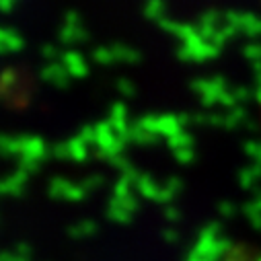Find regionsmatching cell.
<instances>
[{
  "mask_svg": "<svg viewBox=\"0 0 261 261\" xmlns=\"http://www.w3.org/2000/svg\"><path fill=\"white\" fill-rule=\"evenodd\" d=\"M232 93H234V99H237V103H243V101H247V99L251 97V91H249L247 87H237Z\"/></svg>",
  "mask_w": 261,
  "mask_h": 261,
  "instance_id": "32",
  "label": "cell"
},
{
  "mask_svg": "<svg viewBox=\"0 0 261 261\" xmlns=\"http://www.w3.org/2000/svg\"><path fill=\"white\" fill-rule=\"evenodd\" d=\"M109 125L113 127V132L123 140V142H129V123H127V109L123 103H113L111 105V111H109Z\"/></svg>",
  "mask_w": 261,
  "mask_h": 261,
  "instance_id": "5",
  "label": "cell"
},
{
  "mask_svg": "<svg viewBox=\"0 0 261 261\" xmlns=\"http://www.w3.org/2000/svg\"><path fill=\"white\" fill-rule=\"evenodd\" d=\"M226 25H232L239 29V33H245L249 37H259L261 35V19L255 17L253 13H239V11H228L224 15Z\"/></svg>",
  "mask_w": 261,
  "mask_h": 261,
  "instance_id": "4",
  "label": "cell"
},
{
  "mask_svg": "<svg viewBox=\"0 0 261 261\" xmlns=\"http://www.w3.org/2000/svg\"><path fill=\"white\" fill-rule=\"evenodd\" d=\"M41 56L47 58V60H54V58L58 56V49H56L51 43H45V45H41Z\"/></svg>",
  "mask_w": 261,
  "mask_h": 261,
  "instance_id": "36",
  "label": "cell"
},
{
  "mask_svg": "<svg viewBox=\"0 0 261 261\" xmlns=\"http://www.w3.org/2000/svg\"><path fill=\"white\" fill-rule=\"evenodd\" d=\"M91 56H93L95 62L103 64V66H109V64L115 62V56H113L111 47H95V49L91 51Z\"/></svg>",
  "mask_w": 261,
  "mask_h": 261,
  "instance_id": "22",
  "label": "cell"
},
{
  "mask_svg": "<svg viewBox=\"0 0 261 261\" xmlns=\"http://www.w3.org/2000/svg\"><path fill=\"white\" fill-rule=\"evenodd\" d=\"M181 121H179V115H173V113H165V115H159V123H156V134L159 136H167L173 138L177 134H181L183 129H181Z\"/></svg>",
  "mask_w": 261,
  "mask_h": 261,
  "instance_id": "10",
  "label": "cell"
},
{
  "mask_svg": "<svg viewBox=\"0 0 261 261\" xmlns=\"http://www.w3.org/2000/svg\"><path fill=\"white\" fill-rule=\"evenodd\" d=\"M54 156H56V159H66V156H70L68 144H56V146H54Z\"/></svg>",
  "mask_w": 261,
  "mask_h": 261,
  "instance_id": "35",
  "label": "cell"
},
{
  "mask_svg": "<svg viewBox=\"0 0 261 261\" xmlns=\"http://www.w3.org/2000/svg\"><path fill=\"white\" fill-rule=\"evenodd\" d=\"M237 33H239V29H234L232 25H224V27H220V29L216 31V35H214V41H212V43H214L216 47H222V45H224L230 37H234Z\"/></svg>",
  "mask_w": 261,
  "mask_h": 261,
  "instance_id": "21",
  "label": "cell"
},
{
  "mask_svg": "<svg viewBox=\"0 0 261 261\" xmlns=\"http://www.w3.org/2000/svg\"><path fill=\"white\" fill-rule=\"evenodd\" d=\"M241 51H243V56H245L247 60H251L253 64H255V62H261V43H247Z\"/></svg>",
  "mask_w": 261,
  "mask_h": 261,
  "instance_id": "23",
  "label": "cell"
},
{
  "mask_svg": "<svg viewBox=\"0 0 261 261\" xmlns=\"http://www.w3.org/2000/svg\"><path fill=\"white\" fill-rule=\"evenodd\" d=\"M21 144H23V150H21V156L23 159H29V161H43L47 156V148H45V142L39 138V136H21Z\"/></svg>",
  "mask_w": 261,
  "mask_h": 261,
  "instance_id": "7",
  "label": "cell"
},
{
  "mask_svg": "<svg viewBox=\"0 0 261 261\" xmlns=\"http://www.w3.org/2000/svg\"><path fill=\"white\" fill-rule=\"evenodd\" d=\"M95 132H97V140L95 144L99 146L97 154L103 156V159H111V156H117L121 150H123V140L113 132V127L109 125V121H101L95 125Z\"/></svg>",
  "mask_w": 261,
  "mask_h": 261,
  "instance_id": "2",
  "label": "cell"
},
{
  "mask_svg": "<svg viewBox=\"0 0 261 261\" xmlns=\"http://www.w3.org/2000/svg\"><path fill=\"white\" fill-rule=\"evenodd\" d=\"M62 64L66 66L68 74L74 76V79H85V76L89 74L87 62H85V58H83L81 51H74V49L64 51V54H62Z\"/></svg>",
  "mask_w": 261,
  "mask_h": 261,
  "instance_id": "8",
  "label": "cell"
},
{
  "mask_svg": "<svg viewBox=\"0 0 261 261\" xmlns=\"http://www.w3.org/2000/svg\"><path fill=\"white\" fill-rule=\"evenodd\" d=\"M218 56H220V47H216L210 41H204L200 35L183 41V45L177 49V58L185 62H204V60H212Z\"/></svg>",
  "mask_w": 261,
  "mask_h": 261,
  "instance_id": "1",
  "label": "cell"
},
{
  "mask_svg": "<svg viewBox=\"0 0 261 261\" xmlns=\"http://www.w3.org/2000/svg\"><path fill=\"white\" fill-rule=\"evenodd\" d=\"M129 140L136 142V144H142V146H148V144H156L159 136L146 132V129L140 127L138 123H132V125H129Z\"/></svg>",
  "mask_w": 261,
  "mask_h": 261,
  "instance_id": "14",
  "label": "cell"
},
{
  "mask_svg": "<svg viewBox=\"0 0 261 261\" xmlns=\"http://www.w3.org/2000/svg\"><path fill=\"white\" fill-rule=\"evenodd\" d=\"M216 31H218V29H216V27H212V25H200V27H198V33H200V37H202L204 41H210V43L214 41V35H216Z\"/></svg>",
  "mask_w": 261,
  "mask_h": 261,
  "instance_id": "30",
  "label": "cell"
},
{
  "mask_svg": "<svg viewBox=\"0 0 261 261\" xmlns=\"http://www.w3.org/2000/svg\"><path fill=\"white\" fill-rule=\"evenodd\" d=\"M249 117H247V111L241 107V105H237V107H232L226 115H224V127L226 129H234V127H239L241 123H245Z\"/></svg>",
  "mask_w": 261,
  "mask_h": 261,
  "instance_id": "15",
  "label": "cell"
},
{
  "mask_svg": "<svg viewBox=\"0 0 261 261\" xmlns=\"http://www.w3.org/2000/svg\"><path fill=\"white\" fill-rule=\"evenodd\" d=\"M175 159L183 165L191 163L193 161V148H183V150H175Z\"/></svg>",
  "mask_w": 261,
  "mask_h": 261,
  "instance_id": "31",
  "label": "cell"
},
{
  "mask_svg": "<svg viewBox=\"0 0 261 261\" xmlns=\"http://www.w3.org/2000/svg\"><path fill=\"white\" fill-rule=\"evenodd\" d=\"M136 185H138V191L142 195H146V198H150V200H159L161 198V189L156 187V183L150 177H138Z\"/></svg>",
  "mask_w": 261,
  "mask_h": 261,
  "instance_id": "18",
  "label": "cell"
},
{
  "mask_svg": "<svg viewBox=\"0 0 261 261\" xmlns=\"http://www.w3.org/2000/svg\"><path fill=\"white\" fill-rule=\"evenodd\" d=\"M23 45H25V41L15 29L5 27L0 31V54H17L23 49Z\"/></svg>",
  "mask_w": 261,
  "mask_h": 261,
  "instance_id": "9",
  "label": "cell"
},
{
  "mask_svg": "<svg viewBox=\"0 0 261 261\" xmlns=\"http://www.w3.org/2000/svg\"><path fill=\"white\" fill-rule=\"evenodd\" d=\"M17 5V0H0V9H3V13H11Z\"/></svg>",
  "mask_w": 261,
  "mask_h": 261,
  "instance_id": "37",
  "label": "cell"
},
{
  "mask_svg": "<svg viewBox=\"0 0 261 261\" xmlns=\"http://www.w3.org/2000/svg\"><path fill=\"white\" fill-rule=\"evenodd\" d=\"M220 13L218 11H214V9H210V11H204L202 13V17H200V25H212V27H216V23L220 21Z\"/></svg>",
  "mask_w": 261,
  "mask_h": 261,
  "instance_id": "27",
  "label": "cell"
},
{
  "mask_svg": "<svg viewBox=\"0 0 261 261\" xmlns=\"http://www.w3.org/2000/svg\"><path fill=\"white\" fill-rule=\"evenodd\" d=\"M0 146H3V152L7 156L21 154V150H23L21 138H17V136H3V140H0Z\"/></svg>",
  "mask_w": 261,
  "mask_h": 261,
  "instance_id": "19",
  "label": "cell"
},
{
  "mask_svg": "<svg viewBox=\"0 0 261 261\" xmlns=\"http://www.w3.org/2000/svg\"><path fill=\"white\" fill-rule=\"evenodd\" d=\"M15 81H17V72L13 70V68H5V72H3V76H0V85H3V93H7L13 85H15Z\"/></svg>",
  "mask_w": 261,
  "mask_h": 261,
  "instance_id": "26",
  "label": "cell"
},
{
  "mask_svg": "<svg viewBox=\"0 0 261 261\" xmlns=\"http://www.w3.org/2000/svg\"><path fill=\"white\" fill-rule=\"evenodd\" d=\"M255 99H257V103L261 105V87H257V91H255Z\"/></svg>",
  "mask_w": 261,
  "mask_h": 261,
  "instance_id": "39",
  "label": "cell"
},
{
  "mask_svg": "<svg viewBox=\"0 0 261 261\" xmlns=\"http://www.w3.org/2000/svg\"><path fill=\"white\" fill-rule=\"evenodd\" d=\"M159 25H161V29H165L167 33H171L173 37H179L185 23H177V21H171V19H163V21H159Z\"/></svg>",
  "mask_w": 261,
  "mask_h": 261,
  "instance_id": "24",
  "label": "cell"
},
{
  "mask_svg": "<svg viewBox=\"0 0 261 261\" xmlns=\"http://www.w3.org/2000/svg\"><path fill=\"white\" fill-rule=\"evenodd\" d=\"M218 103L220 105H224V107H228V109H232V107H237V99H234V93L232 91H222L220 93V97H218Z\"/></svg>",
  "mask_w": 261,
  "mask_h": 261,
  "instance_id": "29",
  "label": "cell"
},
{
  "mask_svg": "<svg viewBox=\"0 0 261 261\" xmlns=\"http://www.w3.org/2000/svg\"><path fill=\"white\" fill-rule=\"evenodd\" d=\"M64 25H81V15L76 11H68L64 15Z\"/></svg>",
  "mask_w": 261,
  "mask_h": 261,
  "instance_id": "33",
  "label": "cell"
},
{
  "mask_svg": "<svg viewBox=\"0 0 261 261\" xmlns=\"http://www.w3.org/2000/svg\"><path fill=\"white\" fill-rule=\"evenodd\" d=\"M66 144H68V152H70V159H74L76 163H83V161H87V156H89V152H87V142H83V140L76 136V138L68 140Z\"/></svg>",
  "mask_w": 261,
  "mask_h": 261,
  "instance_id": "17",
  "label": "cell"
},
{
  "mask_svg": "<svg viewBox=\"0 0 261 261\" xmlns=\"http://www.w3.org/2000/svg\"><path fill=\"white\" fill-rule=\"evenodd\" d=\"M253 70H255V74L261 72V62H255V64H253Z\"/></svg>",
  "mask_w": 261,
  "mask_h": 261,
  "instance_id": "40",
  "label": "cell"
},
{
  "mask_svg": "<svg viewBox=\"0 0 261 261\" xmlns=\"http://www.w3.org/2000/svg\"><path fill=\"white\" fill-rule=\"evenodd\" d=\"M115 87H117V91H119L123 97H134V95H136V87H134V83H132V81H127V79H117Z\"/></svg>",
  "mask_w": 261,
  "mask_h": 261,
  "instance_id": "25",
  "label": "cell"
},
{
  "mask_svg": "<svg viewBox=\"0 0 261 261\" xmlns=\"http://www.w3.org/2000/svg\"><path fill=\"white\" fill-rule=\"evenodd\" d=\"M87 31L81 27V25H64L58 33V39L60 43L64 45H72V43H81V41H87Z\"/></svg>",
  "mask_w": 261,
  "mask_h": 261,
  "instance_id": "11",
  "label": "cell"
},
{
  "mask_svg": "<svg viewBox=\"0 0 261 261\" xmlns=\"http://www.w3.org/2000/svg\"><path fill=\"white\" fill-rule=\"evenodd\" d=\"M226 79L224 76H214L210 81L206 79H198L191 83V89L200 95V103L204 107H214L218 103V97L222 91H226Z\"/></svg>",
  "mask_w": 261,
  "mask_h": 261,
  "instance_id": "3",
  "label": "cell"
},
{
  "mask_svg": "<svg viewBox=\"0 0 261 261\" xmlns=\"http://www.w3.org/2000/svg\"><path fill=\"white\" fill-rule=\"evenodd\" d=\"M167 144H169V148L175 152V150L191 148V146H193V138H191V134H187V132H181V134H177V136L169 138V140H167Z\"/></svg>",
  "mask_w": 261,
  "mask_h": 261,
  "instance_id": "20",
  "label": "cell"
},
{
  "mask_svg": "<svg viewBox=\"0 0 261 261\" xmlns=\"http://www.w3.org/2000/svg\"><path fill=\"white\" fill-rule=\"evenodd\" d=\"M255 79H257V87H261V72H257Z\"/></svg>",
  "mask_w": 261,
  "mask_h": 261,
  "instance_id": "41",
  "label": "cell"
},
{
  "mask_svg": "<svg viewBox=\"0 0 261 261\" xmlns=\"http://www.w3.org/2000/svg\"><path fill=\"white\" fill-rule=\"evenodd\" d=\"M25 181H27V173H25V171H17L15 175H11V177L5 179L3 191H5V193H11V195H21Z\"/></svg>",
  "mask_w": 261,
  "mask_h": 261,
  "instance_id": "13",
  "label": "cell"
},
{
  "mask_svg": "<svg viewBox=\"0 0 261 261\" xmlns=\"http://www.w3.org/2000/svg\"><path fill=\"white\" fill-rule=\"evenodd\" d=\"M253 179H255L253 169H245V171H241V185H243V187H249V185L253 183Z\"/></svg>",
  "mask_w": 261,
  "mask_h": 261,
  "instance_id": "34",
  "label": "cell"
},
{
  "mask_svg": "<svg viewBox=\"0 0 261 261\" xmlns=\"http://www.w3.org/2000/svg\"><path fill=\"white\" fill-rule=\"evenodd\" d=\"M101 181H103V177L93 175V177H89V179H87V185H89V187H97V185H101Z\"/></svg>",
  "mask_w": 261,
  "mask_h": 261,
  "instance_id": "38",
  "label": "cell"
},
{
  "mask_svg": "<svg viewBox=\"0 0 261 261\" xmlns=\"http://www.w3.org/2000/svg\"><path fill=\"white\" fill-rule=\"evenodd\" d=\"M68 70H66V66L60 62H49V64H45V66L41 68V72H39V79L41 81H45V83H51L56 89H68Z\"/></svg>",
  "mask_w": 261,
  "mask_h": 261,
  "instance_id": "6",
  "label": "cell"
},
{
  "mask_svg": "<svg viewBox=\"0 0 261 261\" xmlns=\"http://www.w3.org/2000/svg\"><path fill=\"white\" fill-rule=\"evenodd\" d=\"M165 15V0H146L144 5V17L150 21H163Z\"/></svg>",
  "mask_w": 261,
  "mask_h": 261,
  "instance_id": "16",
  "label": "cell"
},
{
  "mask_svg": "<svg viewBox=\"0 0 261 261\" xmlns=\"http://www.w3.org/2000/svg\"><path fill=\"white\" fill-rule=\"evenodd\" d=\"M111 51L115 56V62H125V64H138L140 62V51L125 45V43H113Z\"/></svg>",
  "mask_w": 261,
  "mask_h": 261,
  "instance_id": "12",
  "label": "cell"
},
{
  "mask_svg": "<svg viewBox=\"0 0 261 261\" xmlns=\"http://www.w3.org/2000/svg\"><path fill=\"white\" fill-rule=\"evenodd\" d=\"M79 138H81L83 142H87V144L95 142V140H97V132H95V125H85V127H81V132H79Z\"/></svg>",
  "mask_w": 261,
  "mask_h": 261,
  "instance_id": "28",
  "label": "cell"
}]
</instances>
